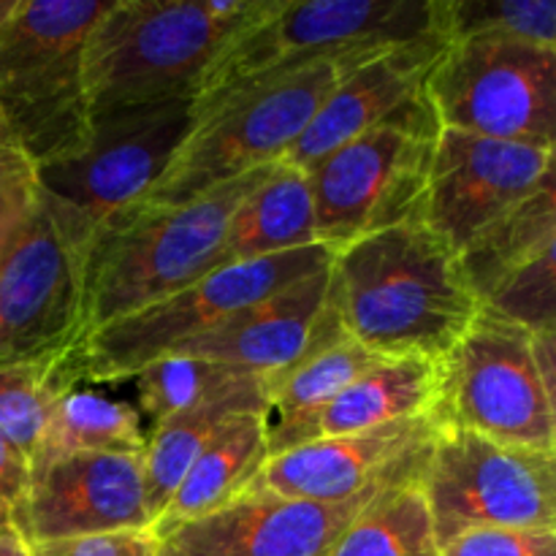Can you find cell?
Returning a JSON list of instances; mask_svg holds the SVG:
<instances>
[{
    "mask_svg": "<svg viewBox=\"0 0 556 556\" xmlns=\"http://www.w3.org/2000/svg\"><path fill=\"white\" fill-rule=\"evenodd\" d=\"M443 49L440 38H424L389 47L342 71L280 163L307 172L337 147L380 125L440 130L424 87Z\"/></svg>",
    "mask_w": 556,
    "mask_h": 556,
    "instance_id": "obj_17",
    "label": "cell"
},
{
    "mask_svg": "<svg viewBox=\"0 0 556 556\" xmlns=\"http://www.w3.org/2000/svg\"><path fill=\"white\" fill-rule=\"evenodd\" d=\"M27 478H30V465L25 456L0 434V505L5 510H14L20 505L22 494L27 489Z\"/></svg>",
    "mask_w": 556,
    "mask_h": 556,
    "instance_id": "obj_34",
    "label": "cell"
},
{
    "mask_svg": "<svg viewBox=\"0 0 556 556\" xmlns=\"http://www.w3.org/2000/svg\"><path fill=\"white\" fill-rule=\"evenodd\" d=\"M266 396H269V380H258V383L228 391V394L215 396V400L177 413V416H168L166 421L155 424L147 432L139 462L147 514H150L152 525L166 508L185 472L199 459L201 451L215 440V434L242 413L266 410Z\"/></svg>",
    "mask_w": 556,
    "mask_h": 556,
    "instance_id": "obj_24",
    "label": "cell"
},
{
    "mask_svg": "<svg viewBox=\"0 0 556 556\" xmlns=\"http://www.w3.org/2000/svg\"><path fill=\"white\" fill-rule=\"evenodd\" d=\"M9 150H14V144H11V136H9V130H5V125L0 123V155Z\"/></svg>",
    "mask_w": 556,
    "mask_h": 556,
    "instance_id": "obj_37",
    "label": "cell"
},
{
    "mask_svg": "<svg viewBox=\"0 0 556 556\" xmlns=\"http://www.w3.org/2000/svg\"><path fill=\"white\" fill-rule=\"evenodd\" d=\"M269 168L185 204L139 201L101 228L81 255V340L226 266L228 220Z\"/></svg>",
    "mask_w": 556,
    "mask_h": 556,
    "instance_id": "obj_3",
    "label": "cell"
},
{
    "mask_svg": "<svg viewBox=\"0 0 556 556\" xmlns=\"http://www.w3.org/2000/svg\"><path fill=\"white\" fill-rule=\"evenodd\" d=\"M380 362H389V358H380L378 353L348 340L345 334H334L318 342L288 372L269 380V396H266L269 424L302 416V413L324 405L364 372L378 367Z\"/></svg>",
    "mask_w": 556,
    "mask_h": 556,
    "instance_id": "obj_27",
    "label": "cell"
},
{
    "mask_svg": "<svg viewBox=\"0 0 556 556\" xmlns=\"http://www.w3.org/2000/svg\"><path fill=\"white\" fill-rule=\"evenodd\" d=\"M326 307L380 358L429 362H443L481 313L459 253L421 217L331 253Z\"/></svg>",
    "mask_w": 556,
    "mask_h": 556,
    "instance_id": "obj_1",
    "label": "cell"
},
{
    "mask_svg": "<svg viewBox=\"0 0 556 556\" xmlns=\"http://www.w3.org/2000/svg\"><path fill=\"white\" fill-rule=\"evenodd\" d=\"M0 556H27L25 543L16 538L14 530L0 532Z\"/></svg>",
    "mask_w": 556,
    "mask_h": 556,
    "instance_id": "obj_35",
    "label": "cell"
},
{
    "mask_svg": "<svg viewBox=\"0 0 556 556\" xmlns=\"http://www.w3.org/2000/svg\"><path fill=\"white\" fill-rule=\"evenodd\" d=\"M27 556H155L152 532H109V535L65 538L25 546Z\"/></svg>",
    "mask_w": 556,
    "mask_h": 556,
    "instance_id": "obj_32",
    "label": "cell"
},
{
    "mask_svg": "<svg viewBox=\"0 0 556 556\" xmlns=\"http://www.w3.org/2000/svg\"><path fill=\"white\" fill-rule=\"evenodd\" d=\"M271 0H112L85 47L90 114L195 101L212 65Z\"/></svg>",
    "mask_w": 556,
    "mask_h": 556,
    "instance_id": "obj_2",
    "label": "cell"
},
{
    "mask_svg": "<svg viewBox=\"0 0 556 556\" xmlns=\"http://www.w3.org/2000/svg\"><path fill=\"white\" fill-rule=\"evenodd\" d=\"M266 434H269L266 410L231 418L174 489L172 500L152 525V538H161L188 521L201 519L248 492V486L269 459Z\"/></svg>",
    "mask_w": 556,
    "mask_h": 556,
    "instance_id": "obj_22",
    "label": "cell"
},
{
    "mask_svg": "<svg viewBox=\"0 0 556 556\" xmlns=\"http://www.w3.org/2000/svg\"><path fill=\"white\" fill-rule=\"evenodd\" d=\"M144 440L141 413L128 402L71 389L49 413L47 429L30 467L71 454L141 456Z\"/></svg>",
    "mask_w": 556,
    "mask_h": 556,
    "instance_id": "obj_25",
    "label": "cell"
},
{
    "mask_svg": "<svg viewBox=\"0 0 556 556\" xmlns=\"http://www.w3.org/2000/svg\"><path fill=\"white\" fill-rule=\"evenodd\" d=\"M324 556H440L421 478L375 494Z\"/></svg>",
    "mask_w": 556,
    "mask_h": 556,
    "instance_id": "obj_26",
    "label": "cell"
},
{
    "mask_svg": "<svg viewBox=\"0 0 556 556\" xmlns=\"http://www.w3.org/2000/svg\"><path fill=\"white\" fill-rule=\"evenodd\" d=\"M329 264L331 250L309 244L271 258L217 266L172 296L87 334L60 358V369L74 389L81 380L117 383L136 378L147 364L168 356L190 337L215 329L228 315L329 269Z\"/></svg>",
    "mask_w": 556,
    "mask_h": 556,
    "instance_id": "obj_7",
    "label": "cell"
},
{
    "mask_svg": "<svg viewBox=\"0 0 556 556\" xmlns=\"http://www.w3.org/2000/svg\"><path fill=\"white\" fill-rule=\"evenodd\" d=\"M535 334L478 313L440 362V394L432 413L440 427L556 454V394L535 364Z\"/></svg>",
    "mask_w": 556,
    "mask_h": 556,
    "instance_id": "obj_9",
    "label": "cell"
},
{
    "mask_svg": "<svg viewBox=\"0 0 556 556\" xmlns=\"http://www.w3.org/2000/svg\"><path fill=\"white\" fill-rule=\"evenodd\" d=\"M445 43L459 38H514L556 49L554 0H432Z\"/></svg>",
    "mask_w": 556,
    "mask_h": 556,
    "instance_id": "obj_29",
    "label": "cell"
},
{
    "mask_svg": "<svg viewBox=\"0 0 556 556\" xmlns=\"http://www.w3.org/2000/svg\"><path fill=\"white\" fill-rule=\"evenodd\" d=\"M424 90L440 128L554 150L556 49L459 38L445 43Z\"/></svg>",
    "mask_w": 556,
    "mask_h": 556,
    "instance_id": "obj_10",
    "label": "cell"
},
{
    "mask_svg": "<svg viewBox=\"0 0 556 556\" xmlns=\"http://www.w3.org/2000/svg\"><path fill=\"white\" fill-rule=\"evenodd\" d=\"M421 492L443 548L476 530H556V454L440 427Z\"/></svg>",
    "mask_w": 556,
    "mask_h": 556,
    "instance_id": "obj_11",
    "label": "cell"
},
{
    "mask_svg": "<svg viewBox=\"0 0 556 556\" xmlns=\"http://www.w3.org/2000/svg\"><path fill=\"white\" fill-rule=\"evenodd\" d=\"M424 38H440L432 0H271L212 65L195 106L318 63H337L342 74L383 49Z\"/></svg>",
    "mask_w": 556,
    "mask_h": 556,
    "instance_id": "obj_6",
    "label": "cell"
},
{
    "mask_svg": "<svg viewBox=\"0 0 556 556\" xmlns=\"http://www.w3.org/2000/svg\"><path fill=\"white\" fill-rule=\"evenodd\" d=\"M5 237H9V233H5ZM5 237H3V239H0V248H3V242H5Z\"/></svg>",
    "mask_w": 556,
    "mask_h": 556,
    "instance_id": "obj_39",
    "label": "cell"
},
{
    "mask_svg": "<svg viewBox=\"0 0 556 556\" xmlns=\"http://www.w3.org/2000/svg\"><path fill=\"white\" fill-rule=\"evenodd\" d=\"M36 204L33 166L16 150L0 155V239Z\"/></svg>",
    "mask_w": 556,
    "mask_h": 556,
    "instance_id": "obj_33",
    "label": "cell"
},
{
    "mask_svg": "<svg viewBox=\"0 0 556 556\" xmlns=\"http://www.w3.org/2000/svg\"><path fill=\"white\" fill-rule=\"evenodd\" d=\"M440 130L380 125L307 168L315 242L337 253L356 239L421 217Z\"/></svg>",
    "mask_w": 556,
    "mask_h": 556,
    "instance_id": "obj_12",
    "label": "cell"
},
{
    "mask_svg": "<svg viewBox=\"0 0 556 556\" xmlns=\"http://www.w3.org/2000/svg\"><path fill=\"white\" fill-rule=\"evenodd\" d=\"M258 380L271 378L193 356H163L136 375L141 413L152 418V427Z\"/></svg>",
    "mask_w": 556,
    "mask_h": 556,
    "instance_id": "obj_28",
    "label": "cell"
},
{
    "mask_svg": "<svg viewBox=\"0 0 556 556\" xmlns=\"http://www.w3.org/2000/svg\"><path fill=\"white\" fill-rule=\"evenodd\" d=\"M554 182L521 201L459 253L478 309L530 331L556 326Z\"/></svg>",
    "mask_w": 556,
    "mask_h": 556,
    "instance_id": "obj_18",
    "label": "cell"
},
{
    "mask_svg": "<svg viewBox=\"0 0 556 556\" xmlns=\"http://www.w3.org/2000/svg\"><path fill=\"white\" fill-rule=\"evenodd\" d=\"M438 432V418L421 416L296 445L269 456L248 489L320 505L345 503L378 486L421 478Z\"/></svg>",
    "mask_w": 556,
    "mask_h": 556,
    "instance_id": "obj_15",
    "label": "cell"
},
{
    "mask_svg": "<svg viewBox=\"0 0 556 556\" xmlns=\"http://www.w3.org/2000/svg\"><path fill=\"white\" fill-rule=\"evenodd\" d=\"M3 530H11V514L0 505V532Z\"/></svg>",
    "mask_w": 556,
    "mask_h": 556,
    "instance_id": "obj_38",
    "label": "cell"
},
{
    "mask_svg": "<svg viewBox=\"0 0 556 556\" xmlns=\"http://www.w3.org/2000/svg\"><path fill=\"white\" fill-rule=\"evenodd\" d=\"M74 386L58 362H27L0 367V434L25 456H36L49 413Z\"/></svg>",
    "mask_w": 556,
    "mask_h": 556,
    "instance_id": "obj_30",
    "label": "cell"
},
{
    "mask_svg": "<svg viewBox=\"0 0 556 556\" xmlns=\"http://www.w3.org/2000/svg\"><path fill=\"white\" fill-rule=\"evenodd\" d=\"M329 269L315 271L239 313L210 331L190 337L168 356H193L248 372L280 378L318 342L342 334L326 307Z\"/></svg>",
    "mask_w": 556,
    "mask_h": 556,
    "instance_id": "obj_20",
    "label": "cell"
},
{
    "mask_svg": "<svg viewBox=\"0 0 556 556\" xmlns=\"http://www.w3.org/2000/svg\"><path fill=\"white\" fill-rule=\"evenodd\" d=\"M16 5H20V0H0V27L11 20V14L16 11Z\"/></svg>",
    "mask_w": 556,
    "mask_h": 556,
    "instance_id": "obj_36",
    "label": "cell"
},
{
    "mask_svg": "<svg viewBox=\"0 0 556 556\" xmlns=\"http://www.w3.org/2000/svg\"><path fill=\"white\" fill-rule=\"evenodd\" d=\"M383 489L389 486L337 505L248 489L223 508L155 538V556H324Z\"/></svg>",
    "mask_w": 556,
    "mask_h": 556,
    "instance_id": "obj_19",
    "label": "cell"
},
{
    "mask_svg": "<svg viewBox=\"0 0 556 556\" xmlns=\"http://www.w3.org/2000/svg\"><path fill=\"white\" fill-rule=\"evenodd\" d=\"M112 0H20L0 27V123L30 163L63 157L90 134L85 47Z\"/></svg>",
    "mask_w": 556,
    "mask_h": 556,
    "instance_id": "obj_4",
    "label": "cell"
},
{
    "mask_svg": "<svg viewBox=\"0 0 556 556\" xmlns=\"http://www.w3.org/2000/svg\"><path fill=\"white\" fill-rule=\"evenodd\" d=\"M79 340V258L36 201L0 248V367L58 362Z\"/></svg>",
    "mask_w": 556,
    "mask_h": 556,
    "instance_id": "obj_13",
    "label": "cell"
},
{
    "mask_svg": "<svg viewBox=\"0 0 556 556\" xmlns=\"http://www.w3.org/2000/svg\"><path fill=\"white\" fill-rule=\"evenodd\" d=\"M440 556H556V530H476L454 538Z\"/></svg>",
    "mask_w": 556,
    "mask_h": 556,
    "instance_id": "obj_31",
    "label": "cell"
},
{
    "mask_svg": "<svg viewBox=\"0 0 556 556\" xmlns=\"http://www.w3.org/2000/svg\"><path fill=\"white\" fill-rule=\"evenodd\" d=\"M315 242V210L307 172L275 163L244 193L226 228V264L271 258Z\"/></svg>",
    "mask_w": 556,
    "mask_h": 556,
    "instance_id": "obj_23",
    "label": "cell"
},
{
    "mask_svg": "<svg viewBox=\"0 0 556 556\" xmlns=\"http://www.w3.org/2000/svg\"><path fill=\"white\" fill-rule=\"evenodd\" d=\"M150 527L139 456L71 454L30 467L11 510V530L25 546Z\"/></svg>",
    "mask_w": 556,
    "mask_h": 556,
    "instance_id": "obj_16",
    "label": "cell"
},
{
    "mask_svg": "<svg viewBox=\"0 0 556 556\" xmlns=\"http://www.w3.org/2000/svg\"><path fill=\"white\" fill-rule=\"evenodd\" d=\"M340 65L242 87L195 106V123L141 204H185L258 168L275 166L337 85Z\"/></svg>",
    "mask_w": 556,
    "mask_h": 556,
    "instance_id": "obj_8",
    "label": "cell"
},
{
    "mask_svg": "<svg viewBox=\"0 0 556 556\" xmlns=\"http://www.w3.org/2000/svg\"><path fill=\"white\" fill-rule=\"evenodd\" d=\"M440 394V362L389 358L353 380L324 405L269 424V456L326 438L367 432L405 418L432 416Z\"/></svg>",
    "mask_w": 556,
    "mask_h": 556,
    "instance_id": "obj_21",
    "label": "cell"
},
{
    "mask_svg": "<svg viewBox=\"0 0 556 556\" xmlns=\"http://www.w3.org/2000/svg\"><path fill=\"white\" fill-rule=\"evenodd\" d=\"M193 123L190 98L92 114L85 144L33 168L36 201L79 266L98 231L150 193Z\"/></svg>",
    "mask_w": 556,
    "mask_h": 556,
    "instance_id": "obj_5",
    "label": "cell"
},
{
    "mask_svg": "<svg viewBox=\"0 0 556 556\" xmlns=\"http://www.w3.org/2000/svg\"><path fill=\"white\" fill-rule=\"evenodd\" d=\"M554 182V150L440 128L421 220L456 253Z\"/></svg>",
    "mask_w": 556,
    "mask_h": 556,
    "instance_id": "obj_14",
    "label": "cell"
}]
</instances>
